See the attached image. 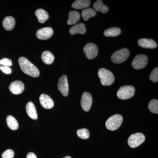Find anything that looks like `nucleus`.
Instances as JSON below:
<instances>
[{
    "label": "nucleus",
    "mask_w": 158,
    "mask_h": 158,
    "mask_svg": "<svg viewBox=\"0 0 158 158\" xmlns=\"http://www.w3.org/2000/svg\"><path fill=\"white\" fill-rule=\"evenodd\" d=\"M15 21L12 16H7L3 21V26L6 31H11L14 29Z\"/></svg>",
    "instance_id": "nucleus-17"
},
{
    "label": "nucleus",
    "mask_w": 158,
    "mask_h": 158,
    "mask_svg": "<svg viewBox=\"0 0 158 158\" xmlns=\"http://www.w3.org/2000/svg\"><path fill=\"white\" fill-rule=\"evenodd\" d=\"M21 69L24 73L33 77H37L40 75L38 69L25 57H21L18 60Z\"/></svg>",
    "instance_id": "nucleus-1"
},
{
    "label": "nucleus",
    "mask_w": 158,
    "mask_h": 158,
    "mask_svg": "<svg viewBox=\"0 0 158 158\" xmlns=\"http://www.w3.org/2000/svg\"><path fill=\"white\" fill-rule=\"evenodd\" d=\"M6 121H7V125L10 129L13 130H16L19 127V123H18L16 118L13 117V116L9 115L7 116L6 118Z\"/></svg>",
    "instance_id": "nucleus-24"
},
{
    "label": "nucleus",
    "mask_w": 158,
    "mask_h": 158,
    "mask_svg": "<svg viewBox=\"0 0 158 158\" xmlns=\"http://www.w3.org/2000/svg\"><path fill=\"white\" fill-rule=\"evenodd\" d=\"M24 88L23 83L19 81H15L12 82L9 87V90L14 94H20L24 91Z\"/></svg>",
    "instance_id": "nucleus-12"
},
{
    "label": "nucleus",
    "mask_w": 158,
    "mask_h": 158,
    "mask_svg": "<svg viewBox=\"0 0 158 158\" xmlns=\"http://www.w3.org/2000/svg\"><path fill=\"white\" fill-rule=\"evenodd\" d=\"M27 158H37V157L34 152H29L27 156Z\"/></svg>",
    "instance_id": "nucleus-32"
},
{
    "label": "nucleus",
    "mask_w": 158,
    "mask_h": 158,
    "mask_svg": "<svg viewBox=\"0 0 158 158\" xmlns=\"http://www.w3.org/2000/svg\"><path fill=\"white\" fill-rule=\"evenodd\" d=\"M0 64L3 66H10L12 65V61L10 59L8 58H3L2 60H0Z\"/></svg>",
    "instance_id": "nucleus-30"
},
{
    "label": "nucleus",
    "mask_w": 158,
    "mask_h": 158,
    "mask_svg": "<svg viewBox=\"0 0 158 158\" xmlns=\"http://www.w3.org/2000/svg\"><path fill=\"white\" fill-rule=\"evenodd\" d=\"M145 139V136L142 133H135L130 136L128 139V144L130 147L135 148L142 144Z\"/></svg>",
    "instance_id": "nucleus-6"
},
{
    "label": "nucleus",
    "mask_w": 158,
    "mask_h": 158,
    "mask_svg": "<svg viewBox=\"0 0 158 158\" xmlns=\"http://www.w3.org/2000/svg\"><path fill=\"white\" fill-rule=\"evenodd\" d=\"M1 64H0V67H1Z\"/></svg>",
    "instance_id": "nucleus-34"
},
{
    "label": "nucleus",
    "mask_w": 158,
    "mask_h": 158,
    "mask_svg": "<svg viewBox=\"0 0 158 158\" xmlns=\"http://www.w3.org/2000/svg\"><path fill=\"white\" fill-rule=\"evenodd\" d=\"M90 4L89 0H77L73 3L72 7L76 9H87L90 6Z\"/></svg>",
    "instance_id": "nucleus-18"
},
{
    "label": "nucleus",
    "mask_w": 158,
    "mask_h": 158,
    "mask_svg": "<svg viewBox=\"0 0 158 158\" xmlns=\"http://www.w3.org/2000/svg\"><path fill=\"white\" fill-rule=\"evenodd\" d=\"M122 116L119 114H115L110 117L106 123V126L108 130L114 131L118 129L122 123Z\"/></svg>",
    "instance_id": "nucleus-3"
},
{
    "label": "nucleus",
    "mask_w": 158,
    "mask_h": 158,
    "mask_svg": "<svg viewBox=\"0 0 158 158\" xmlns=\"http://www.w3.org/2000/svg\"><path fill=\"white\" fill-rule=\"evenodd\" d=\"M98 76L102 85L103 86H110L114 83L115 77L110 71L105 68L99 69Z\"/></svg>",
    "instance_id": "nucleus-2"
},
{
    "label": "nucleus",
    "mask_w": 158,
    "mask_h": 158,
    "mask_svg": "<svg viewBox=\"0 0 158 158\" xmlns=\"http://www.w3.org/2000/svg\"><path fill=\"white\" fill-rule=\"evenodd\" d=\"M121 32V30L118 28L112 27L106 30L104 32V34L106 37H116L119 35Z\"/></svg>",
    "instance_id": "nucleus-25"
},
{
    "label": "nucleus",
    "mask_w": 158,
    "mask_h": 158,
    "mask_svg": "<svg viewBox=\"0 0 158 158\" xmlns=\"http://www.w3.org/2000/svg\"><path fill=\"white\" fill-rule=\"evenodd\" d=\"M149 78L153 82H157L158 81V68L156 67L152 71L150 75Z\"/></svg>",
    "instance_id": "nucleus-28"
},
{
    "label": "nucleus",
    "mask_w": 158,
    "mask_h": 158,
    "mask_svg": "<svg viewBox=\"0 0 158 158\" xmlns=\"http://www.w3.org/2000/svg\"><path fill=\"white\" fill-rule=\"evenodd\" d=\"M93 8L95 11H101L102 13H107L109 11V8L106 6L104 5L102 1L98 0L93 4Z\"/></svg>",
    "instance_id": "nucleus-22"
},
{
    "label": "nucleus",
    "mask_w": 158,
    "mask_h": 158,
    "mask_svg": "<svg viewBox=\"0 0 158 158\" xmlns=\"http://www.w3.org/2000/svg\"><path fill=\"white\" fill-rule=\"evenodd\" d=\"M40 104L45 109H51L53 107L54 102L52 99L48 95L43 94L39 97Z\"/></svg>",
    "instance_id": "nucleus-13"
},
{
    "label": "nucleus",
    "mask_w": 158,
    "mask_h": 158,
    "mask_svg": "<svg viewBox=\"0 0 158 158\" xmlns=\"http://www.w3.org/2000/svg\"><path fill=\"white\" fill-rule=\"evenodd\" d=\"M26 109L27 114L30 118L34 120L37 119L38 116L37 110L35 107V105L32 102H30L27 103Z\"/></svg>",
    "instance_id": "nucleus-15"
},
{
    "label": "nucleus",
    "mask_w": 158,
    "mask_h": 158,
    "mask_svg": "<svg viewBox=\"0 0 158 158\" xmlns=\"http://www.w3.org/2000/svg\"><path fill=\"white\" fill-rule=\"evenodd\" d=\"M81 19V15L79 12L76 11H69V18L67 20V24L69 25L75 24L80 20Z\"/></svg>",
    "instance_id": "nucleus-19"
},
{
    "label": "nucleus",
    "mask_w": 158,
    "mask_h": 158,
    "mask_svg": "<svg viewBox=\"0 0 158 158\" xmlns=\"http://www.w3.org/2000/svg\"><path fill=\"white\" fill-rule=\"evenodd\" d=\"M53 34V30L50 27L43 28L37 31L36 36L40 40H46L51 38Z\"/></svg>",
    "instance_id": "nucleus-11"
},
{
    "label": "nucleus",
    "mask_w": 158,
    "mask_h": 158,
    "mask_svg": "<svg viewBox=\"0 0 158 158\" xmlns=\"http://www.w3.org/2000/svg\"><path fill=\"white\" fill-rule=\"evenodd\" d=\"M148 109L152 113L158 114V101L156 99L152 100L149 102L148 106Z\"/></svg>",
    "instance_id": "nucleus-26"
},
{
    "label": "nucleus",
    "mask_w": 158,
    "mask_h": 158,
    "mask_svg": "<svg viewBox=\"0 0 158 158\" xmlns=\"http://www.w3.org/2000/svg\"><path fill=\"white\" fill-rule=\"evenodd\" d=\"M130 52L127 48H123L116 51L111 57V60L113 63L119 64L127 60L129 57Z\"/></svg>",
    "instance_id": "nucleus-4"
},
{
    "label": "nucleus",
    "mask_w": 158,
    "mask_h": 158,
    "mask_svg": "<svg viewBox=\"0 0 158 158\" xmlns=\"http://www.w3.org/2000/svg\"><path fill=\"white\" fill-rule=\"evenodd\" d=\"M58 88L64 96H67L69 91L68 78L65 75H62L59 78L58 83Z\"/></svg>",
    "instance_id": "nucleus-9"
},
{
    "label": "nucleus",
    "mask_w": 158,
    "mask_h": 158,
    "mask_svg": "<svg viewBox=\"0 0 158 158\" xmlns=\"http://www.w3.org/2000/svg\"><path fill=\"white\" fill-rule=\"evenodd\" d=\"M138 44L139 46L144 48L154 49L157 46L156 43L151 39L142 38L138 41Z\"/></svg>",
    "instance_id": "nucleus-14"
},
{
    "label": "nucleus",
    "mask_w": 158,
    "mask_h": 158,
    "mask_svg": "<svg viewBox=\"0 0 158 158\" xmlns=\"http://www.w3.org/2000/svg\"><path fill=\"white\" fill-rule=\"evenodd\" d=\"M135 90L132 86L126 85L121 87L117 92V96L118 98L126 100L131 98L135 94Z\"/></svg>",
    "instance_id": "nucleus-5"
},
{
    "label": "nucleus",
    "mask_w": 158,
    "mask_h": 158,
    "mask_svg": "<svg viewBox=\"0 0 158 158\" xmlns=\"http://www.w3.org/2000/svg\"><path fill=\"white\" fill-rule=\"evenodd\" d=\"M82 16L85 21H88L90 18L94 17L96 15V12L91 8H87L82 11Z\"/></svg>",
    "instance_id": "nucleus-23"
},
{
    "label": "nucleus",
    "mask_w": 158,
    "mask_h": 158,
    "mask_svg": "<svg viewBox=\"0 0 158 158\" xmlns=\"http://www.w3.org/2000/svg\"><path fill=\"white\" fill-rule=\"evenodd\" d=\"M77 135L81 139H87L90 137V132L87 129H81L77 131Z\"/></svg>",
    "instance_id": "nucleus-27"
},
{
    "label": "nucleus",
    "mask_w": 158,
    "mask_h": 158,
    "mask_svg": "<svg viewBox=\"0 0 158 158\" xmlns=\"http://www.w3.org/2000/svg\"><path fill=\"white\" fill-rule=\"evenodd\" d=\"M63 158H71V157L70 156H66L64 157Z\"/></svg>",
    "instance_id": "nucleus-33"
},
{
    "label": "nucleus",
    "mask_w": 158,
    "mask_h": 158,
    "mask_svg": "<svg viewBox=\"0 0 158 158\" xmlns=\"http://www.w3.org/2000/svg\"><path fill=\"white\" fill-rule=\"evenodd\" d=\"M0 69L2 71L3 73L7 74H9L11 73V68L9 67V66H3V65H2L0 67Z\"/></svg>",
    "instance_id": "nucleus-31"
},
{
    "label": "nucleus",
    "mask_w": 158,
    "mask_h": 158,
    "mask_svg": "<svg viewBox=\"0 0 158 158\" xmlns=\"http://www.w3.org/2000/svg\"><path fill=\"white\" fill-rule=\"evenodd\" d=\"M41 59L43 62L47 65H50L53 62L55 57L52 52L49 51H46L42 53Z\"/></svg>",
    "instance_id": "nucleus-21"
},
{
    "label": "nucleus",
    "mask_w": 158,
    "mask_h": 158,
    "mask_svg": "<svg viewBox=\"0 0 158 158\" xmlns=\"http://www.w3.org/2000/svg\"><path fill=\"white\" fill-rule=\"evenodd\" d=\"M35 15L37 16L38 21L40 23H45L49 18L48 13L43 9H37L35 11Z\"/></svg>",
    "instance_id": "nucleus-20"
},
{
    "label": "nucleus",
    "mask_w": 158,
    "mask_h": 158,
    "mask_svg": "<svg viewBox=\"0 0 158 158\" xmlns=\"http://www.w3.org/2000/svg\"><path fill=\"white\" fill-rule=\"evenodd\" d=\"M148 62V58L144 55H138L133 60L132 65L135 69H140L144 68Z\"/></svg>",
    "instance_id": "nucleus-7"
},
{
    "label": "nucleus",
    "mask_w": 158,
    "mask_h": 158,
    "mask_svg": "<svg viewBox=\"0 0 158 158\" xmlns=\"http://www.w3.org/2000/svg\"><path fill=\"white\" fill-rule=\"evenodd\" d=\"M92 96L88 92H85L83 94L81 99V106L82 109L86 112L90 110L92 104Z\"/></svg>",
    "instance_id": "nucleus-10"
},
{
    "label": "nucleus",
    "mask_w": 158,
    "mask_h": 158,
    "mask_svg": "<svg viewBox=\"0 0 158 158\" xmlns=\"http://www.w3.org/2000/svg\"><path fill=\"white\" fill-rule=\"evenodd\" d=\"M69 33L71 35L76 34H84L86 32V27L83 23H80L72 27L69 29Z\"/></svg>",
    "instance_id": "nucleus-16"
},
{
    "label": "nucleus",
    "mask_w": 158,
    "mask_h": 158,
    "mask_svg": "<svg viewBox=\"0 0 158 158\" xmlns=\"http://www.w3.org/2000/svg\"><path fill=\"white\" fill-rule=\"evenodd\" d=\"M14 156V152L12 150H6L2 154V158H13Z\"/></svg>",
    "instance_id": "nucleus-29"
},
{
    "label": "nucleus",
    "mask_w": 158,
    "mask_h": 158,
    "mask_svg": "<svg viewBox=\"0 0 158 158\" xmlns=\"http://www.w3.org/2000/svg\"><path fill=\"white\" fill-rule=\"evenodd\" d=\"M84 52L89 59H94L98 54V48L94 44L90 43L86 44L84 48Z\"/></svg>",
    "instance_id": "nucleus-8"
}]
</instances>
